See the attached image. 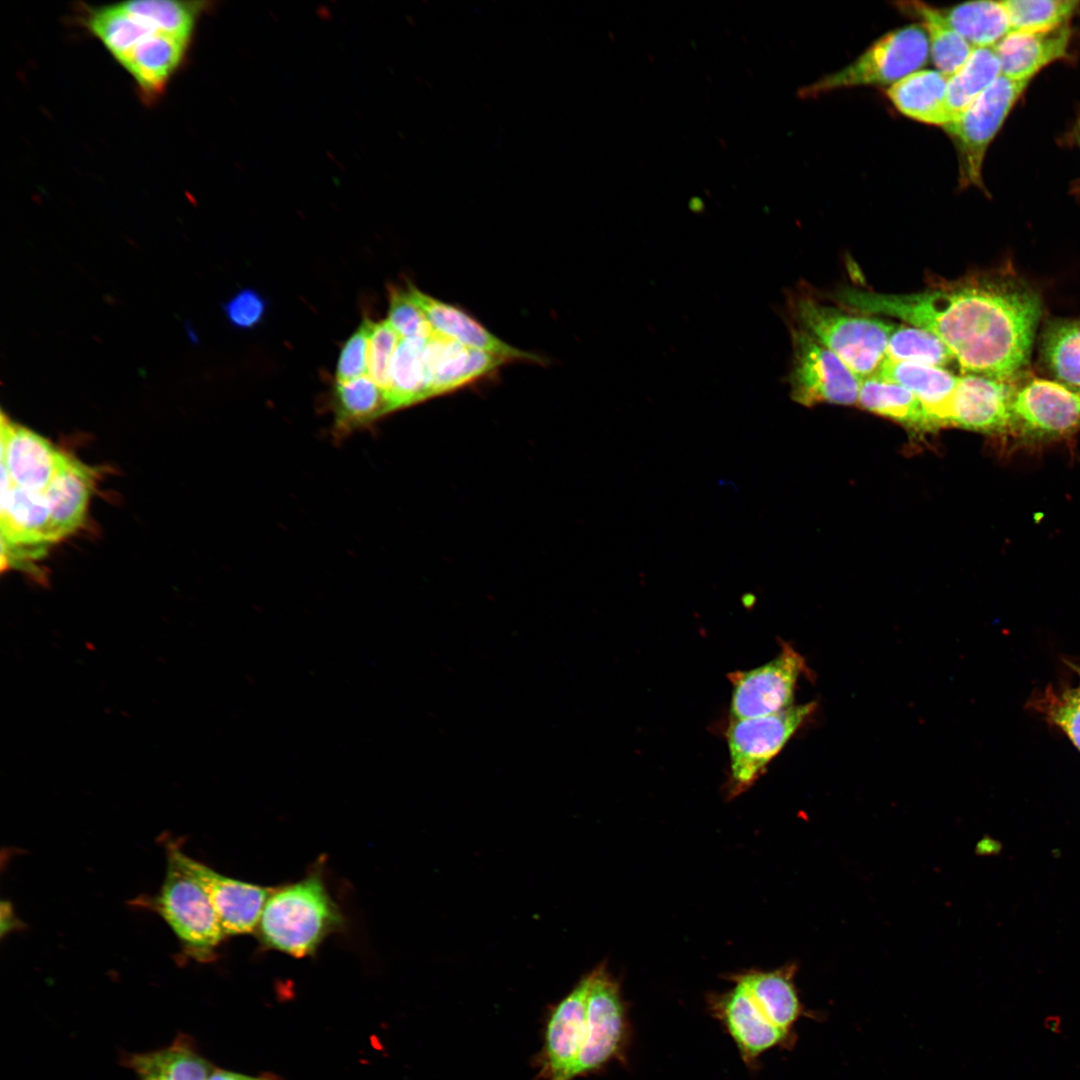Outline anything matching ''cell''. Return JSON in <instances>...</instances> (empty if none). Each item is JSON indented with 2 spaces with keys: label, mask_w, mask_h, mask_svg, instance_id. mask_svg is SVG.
I'll use <instances>...</instances> for the list:
<instances>
[{
  "label": "cell",
  "mask_w": 1080,
  "mask_h": 1080,
  "mask_svg": "<svg viewBox=\"0 0 1080 1080\" xmlns=\"http://www.w3.org/2000/svg\"><path fill=\"white\" fill-rule=\"evenodd\" d=\"M830 298L851 311L929 331L949 349L962 374L1004 381L1023 374L1042 314L1038 291L1009 270L905 294L844 287Z\"/></svg>",
  "instance_id": "1"
},
{
  "label": "cell",
  "mask_w": 1080,
  "mask_h": 1080,
  "mask_svg": "<svg viewBox=\"0 0 1080 1080\" xmlns=\"http://www.w3.org/2000/svg\"><path fill=\"white\" fill-rule=\"evenodd\" d=\"M789 327L798 328L837 355L861 380L875 376L886 359L894 322L798 290L787 300Z\"/></svg>",
  "instance_id": "2"
},
{
  "label": "cell",
  "mask_w": 1080,
  "mask_h": 1080,
  "mask_svg": "<svg viewBox=\"0 0 1080 1080\" xmlns=\"http://www.w3.org/2000/svg\"><path fill=\"white\" fill-rule=\"evenodd\" d=\"M341 923L340 911L323 881L311 875L274 889L265 903L258 928L266 946L304 957L312 954Z\"/></svg>",
  "instance_id": "3"
},
{
  "label": "cell",
  "mask_w": 1080,
  "mask_h": 1080,
  "mask_svg": "<svg viewBox=\"0 0 1080 1080\" xmlns=\"http://www.w3.org/2000/svg\"><path fill=\"white\" fill-rule=\"evenodd\" d=\"M179 853L177 844L167 845L165 878L151 905L174 932L187 956L209 961L226 936L206 892L187 871Z\"/></svg>",
  "instance_id": "4"
},
{
  "label": "cell",
  "mask_w": 1080,
  "mask_h": 1080,
  "mask_svg": "<svg viewBox=\"0 0 1080 1080\" xmlns=\"http://www.w3.org/2000/svg\"><path fill=\"white\" fill-rule=\"evenodd\" d=\"M930 57L926 30L913 24L884 34L853 62L800 90L801 97H816L836 89L865 85H893L925 66Z\"/></svg>",
  "instance_id": "5"
},
{
  "label": "cell",
  "mask_w": 1080,
  "mask_h": 1080,
  "mask_svg": "<svg viewBox=\"0 0 1080 1080\" xmlns=\"http://www.w3.org/2000/svg\"><path fill=\"white\" fill-rule=\"evenodd\" d=\"M816 706V702H809L766 716L731 719L726 731L730 798L745 792L763 775Z\"/></svg>",
  "instance_id": "6"
},
{
  "label": "cell",
  "mask_w": 1080,
  "mask_h": 1080,
  "mask_svg": "<svg viewBox=\"0 0 1080 1080\" xmlns=\"http://www.w3.org/2000/svg\"><path fill=\"white\" fill-rule=\"evenodd\" d=\"M1029 82L1000 75L959 116L943 126L959 162V185L984 190L982 168L987 149Z\"/></svg>",
  "instance_id": "7"
},
{
  "label": "cell",
  "mask_w": 1080,
  "mask_h": 1080,
  "mask_svg": "<svg viewBox=\"0 0 1080 1080\" xmlns=\"http://www.w3.org/2000/svg\"><path fill=\"white\" fill-rule=\"evenodd\" d=\"M589 974L586 1037L573 1079L599 1072L612 1061L626 1063L631 1038L620 982L606 962L599 963Z\"/></svg>",
  "instance_id": "8"
},
{
  "label": "cell",
  "mask_w": 1080,
  "mask_h": 1080,
  "mask_svg": "<svg viewBox=\"0 0 1080 1080\" xmlns=\"http://www.w3.org/2000/svg\"><path fill=\"white\" fill-rule=\"evenodd\" d=\"M1022 375L1013 382L1008 436L1042 443L1080 429V392L1051 378Z\"/></svg>",
  "instance_id": "9"
},
{
  "label": "cell",
  "mask_w": 1080,
  "mask_h": 1080,
  "mask_svg": "<svg viewBox=\"0 0 1080 1080\" xmlns=\"http://www.w3.org/2000/svg\"><path fill=\"white\" fill-rule=\"evenodd\" d=\"M789 328L792 359L788 382L792 400L805 407L823 403L857 405L861 379L810 335Z\"/></svg>",
  "instance_id": "10"
},
{
  "label": "cell",
  "mask_w": 1080,
  "mask_h": 1080,
  "mask_svg": "<svg viewBox=\"0 0 1080 1080\" xmlns=\"http://www.w3.org/2000/svg\"><path fill=\"white\" fill-rule=\"evenodd\" d=\"M806 669L804 658L788 643L769 662L728 674L732 684V719L774 714L792 706L796 682Z\"/></svg>",
  "instance_id": "11"
},
{
  "label": "cell",
  "mask_w": 1080,
  "mask_h": 1080,
  "mask_svg": "<svg viewBox=\"0 0 1080 1080\" xmlns=\"http://www.w3.org/2000/svg\"><path fill=\"white\" fill-rule=\"evenodd\" d=\"M589 982L590 974L587 973L548 1010L543 1046L535 1062L539 1079L573 1080V1070L586 1037Z\"/></svg>",
  "instance_id": "12"
},
{
  "label": "cell",
  "mask_w": 1080,
  "mask_h": 1080,
  "mask_svg": "<svg viewBox=\"0 0 1080 1080\" xmlns=\"http://www.w3.org/2000/svg\"><path fill=\"white\" fill-rule=\"evenodd\" d=\"M709 1010L734 1040L744 1063L753 1068L766 1051L785 1046L792 1035L770 1022L738 985L707 997Z\"/></svg>",
  "instance_id": "13"
},
{
  "label": "cell",
  "mask_w": 1080,
  "mask_h": 1080,
  "mask_svg": "<svg viewBox=\"0 0 1080 1080\" xmlns=\"http://www.w3.org/2000/svg\"><path fill=\"white\" fill-rule=\"evenodd\" d=\"M1014 381L977 374L959 375L950 404V428L1008 436Z\"/></svg>",
  "instance_id": "14"
},
{
  "label": "cell",
  "mask_w": 1080,
  "mask_h": 1080,
  "mask_svg": "<svg viewBox=\"0 0 1080 1080\" xmlns=\"http://www.w3.org/2000/svg\"><path fill=\"white\" fill-rule=\"evenodd\" d=\"M179 855L187 871L206 892L225 936L251 933L258 926L273 888L223 876L181 849Z\"/></svg>",
  "instance_id": "15"
},
{
  "label": "cell",
  "mask_w": 1080,
  "mask_h": 1080,
  "mask_svg": "<svg viewBox=\"0 0 1080 1080\" xmlns=\"http://www.w3.org/2000/svg\"><path fill=\"white\" fill-rule=\"evenodd\" d=\"M65 453L32 430L1 415V470L17 487L45 494Z\"/></svg>",
  "instance_id": "16"
},
{
  "label": "cell",
  "mask_w": 1080,
  "mask_h": 1080,
  "mask_svg": "<svg viewBox=\"0 0 1080 1080\" xmlns=\"http://www.w3.org/2000/svg\"><path fill=\"white\" fill-rule=\"evenodd\" d=\"M423 359L429 398L485 376L509 360L464 346L436 332L425 343Z\"/></svg>",
  "instance_id": "17"
},
{
  "label": "cell",
  "mask_w": 1080,
  "mask_h": 1080,
  "mask_svg": "<svg viewBox=\"0 0 1080 1080\" xmlns=\"http://www.w3.org/2000/svg\"><path fill=\"white\" fill-rule=\"evenodd\" d=\"M1071 35L1069 24L1045 31L1010 32L993 47L1001 75L1030 82L1043 68L1068 55Z\"/></svg>",
  "instance_id": "18"
},
{
  "label": "cell",
  "mask_w": 1080,
  "mask_h": 1080,
  "mask_svg": "<svg viewBox=\"0 0 1080 1080\" xmlns=\"http://www.w3.org/2000/svg\"><path fill=\"white\" fill-rule=\"evenodd\" d=\"M875 377L909 389L923 405L933 433L950 428V404L959 375L943 367L885 359Z\"/></svg>",
  "instance_id": "19"
},
{
  "label": "cell",
  "mask_w": 1080,
  "mask_h": 1080,
  "mask_svg": "<svg viewBox=\"0 0 1080 1080\" xmlns=\"http://www.w3.org/2000/svg\"><path fill=\"white\" fill-rule=\"evenodd\" d=\"M407 291L422 309L436 333L464 346L509 360L524 359L536 362L542 360L535 354L519 350L503 342L462 310L431 297L413 285L407 287Z\"/></svg>",
  "instance_id": "20"
},
{
  "label": "cell",
  "mask_w": 1080,
  "mask_h": 1080,
  "mask_svg": "<svg viewBox=\"0 0 1080 1080\" xmlns=\"http://www.w3.org/2000/svg\"><path fill=\"white\" fill-rule=\"evenodd\" d=\"M796 971L797 965L788 963L769 971L744 970L728 975L727 980L742 986L770 1022L791 1033L803 1014L794 983Z\"/></svg>",
  "instance_id": "21"
},
{
  "label": "cell",
  "mask_w": 1080,
  "mask_h": 1080,
  "mask_svg": "<svg viewBox=\"0 0 1080 1080\" xmlns=\"http://www.w3.org/2000/svg\"><path fill=\"white\" fill-rule=\"evenodd\" d=\"M96 479V470L65 454L45 496L53 532L59 541L83 524Z\"/></svg>",
  "instance_id": "22"
},
{
  "label": "cell",
  "mask_w": 1080,
  "mask_h": 1080,
  "mask_svg": "<svg viewBox=\"0 0 1080 1080\" xmlns=\"http://www.w3.org/2000/svg\"><path fill=\"white\" fill-rule=\"evenodd\" d=\"M948 77L938 70H918L891 85L886 95L905 116L926 124L945 126Z\"/></svg>",
  "instance_id": "23"
},
{
  "label": "cell",
  "mask_w": 1080,
  "mask_h": 1080,
  "mask_svg": "<svg viewBox=\"0 0 1080 1080\" xmlns=\"http://www.w3.org/2000/svg\"><path fill=\"white\" fill-rule=\"evenodd\" d=\"M857 405L914 434L933 433L920 400L898 383L875 376L861 380Z\"/></svg>",
  "instance_id": "24"
},
{
  "label": "cell",
  "mask_w": 1080,
  "mask_h": 1080,
  "mask_svg": "<svg viewBox=\"0 0 1080 1080\" xmlns=\"http://www.w3.org/2000/svg\"><path fill=\"white\" fill-rule=\"evenodd\" d=\"M125 1064L137 1076L160 1080H206L211 1065L196 1051L192 1041L180 1035L171 1045L126 1057Z\"/></svg>",
  "instance_id": "25"
},
{
  "label": "cell",
  "mask_w": 1080,
  "mask_h": 1080,
  "mask_svg": "<svg viewBox=\"0 0 1080 1080\" xmlns=\"http://www.w3.org/2000/svg\"><path fill=\"white\" fill-rule=\"evenodd\" d=\"M186 42L160 33L141 40L120 62L146 93L159 92L181 63Z\"/></svg>",
  "instance_id": "26"
},
{
  "label": "cell",
  "mask_w": 1080,
  "mask_h": 1080,
  "mask_svg": "<svg viewBox=\"0 0 1080 1080\" xmlns=\"http://www.w3.org/2000/svg\"><path fill=\"white\" fill-rule=\"evenodd\" d=\"M332 402L335 429L342 435L392 411L387 393L368 375L336 382Z\"/></svg>",
  "instance_id": "27"
},
{
  "label": "cell",
  "mask_w": 1080,
  "mask_h": 1080,
  "mask_svg": "<svg viewBox=\"0 0 1080 1080\" xmlns=\"http://www.w3.org/2000/svg\"><path fill=\"white\" fill-rule=\"evenodd\" d=\"M1039 344L1041 363L1051 379L1080 391V317L1048 321Z\"/></svg>",
  "instance_id": "28"
},
{
  "label": "cell",
  "mask_w": 1080,
  "mask_h": 1080,
  "mask_svg": "<svg viewBox=\"0 0 1080 1080\" xmlns=\"http://www.w3.org/2000/svg\"><path fill=\"white\" fill-rule=\"evenodd\" d=\"M903 14L921 20L927 32L930 56L937 70L947 77L966 62L973 47L946 22L941 9L919 1L895 4Z\"/></svg>",
  "instance_id": "29"
},
{
  "label": "cell",
  "mask_w": 1080,
  "mask_h": 1080,
  "mask_svg": "<svg viewBox=\"0 0 1080 1080\" xmlns=\"http://www.w3.org/2000/svg\"><path fill=\"white\" fill-rule=\"evenodd\" d=\"M941 11L949 26L973 48L994 47L1011 32L1002 1H971Z\"/></svg>",
  "instance_id": "30"
},
{
  "label": "cell",
  "mask_w": 1080,
  "mask_h": 1080,
  "mask_svg": "<svg viewBox=\"0 0 1080 1080\" xmlns=\"http://www.w3.org/2000/svg\"><path fill=\"white\" fill-rule=\"evenodd\" d=\"M1000 75V62L994 48H973L963 66L948 77L946 107L949 122L959 116Z\"/></svg>",
  "instance_id": "31"
},
{
  "label": "cell",
  "mask_w": 1080,
  "mask_h": 1080,
  "mask_svg": "<svg viewBox=\"0 0 1080 1080\" xmlns=\"http://www.w3.org/2000/svg\"><path fill=\"white\" fill-rule=\"evenodd\" d=\"M426 342L401 338L397 346L387 393L392 411L429 398L423 359Z\"/></svg>",
  "instance_id": "32"
},
{
  "label": "cell",
  "mask_w": 1080,
  "mask_h": 1080,
  "mask_svg": "<svg viewBox=\"0 0 1080 1080\" xmlns=\"http://www.w3.org/2000/svg\"><path fill=\"white\" fill-rule=\"evenodd\" d=\"M127 13L144 23L153 32L168 35L183 42L191 37L200 2L140 0L119 4Z\"/></svg>",
  "instance_id": "33"
},
{
  "label": "cell",
  "mask_w": 1080,
  "mask_h": 1080,
  "mask_svg": "<svg viewBox=\"0 0 1080 1080\" xmlns=\"http://www.w3.org/2000/svg\"><path fill=\"white\" fill-rule=\"evenodd\" d=\"M886 359L946 368L954 361L949 349L935 335L909 324L894 323Z\"/></svg>",
  "instance_id": "34"
},
{
  "label": "cell",
  "mask_w": 1080,
  "mask_h": 1080,
  "mask_svg": "<svg viewBox=\"0 0 1080 1080\" xmlns=\"http://www.w3.org/2000/svg\"><path fill=\"white\" fill-rule=\"evenodd\" d=\"M90 30L121 62L130 51L153 32L120 5L95 10L88 18Z\"/></svg>",
  "instance_id": "35"
},
{
  "label": "cell",
  "mask_w": 1080,
  "mask_h": 1080,
  "mask_svg": "<svg viewBox=\"0 0 1080 1080\" xmlns=\"http://www.w3.org/2000/svg\"><path fill=\"white\" fill-rule=\"evenodd\" d=\"M1012 31H1045L1069 24L1079 11L1076 0H1005Z\"/></svg>",
  "instance_id": "36"
},
{
  "label": "cell",
  "mask_w": 1080,
  "mask_h": 1080,
  "mask_svg": "<svg viewBox=\"0 0 1080 1080\" xmlns=\"http://www.w3.org/2000/svg\"><path fill=\"white\" fill-rule=\"evenodd\" d=\"M387 321L402 339L427 341L435 333L422 309L410 297L407 288L390 289Z\"/></svg>",
  "instance_id": "37"
},
{
  "label": "cell",
  "mask_w": 1080,
  "mask_h": 1080,
  "mask_svg": "<svg viewBox=\"0 0 1080 1080\" xmlns=\"http://www.w3.org/2000/svg\"><path fill=\"white\" fill-rule=\"evenodd\" d=\"M401 340L387 320L371 321L368 348V376L386 393L390 387L392 359Z\"/></svg>",
  "instance_id": "38"
},
{
  "label": "cell",
  "mask_w": 1080,
  "mask_h": 1080,
  "mask_svg": "<svg viewBox=\"0 0 1080 1080\" xmlns=\"http://www.w3.org/2000/svg\"><path fill=\"white\" fill-rule=\"evenodd\" d=\"M1040 703L1048 720L1061 728L1080 751V692L1078 689L1067 690L1060 694L1047 690Z\"/></svg>",
  "instance_id": "39"
},
{
  "label": "cell",
  "mask_w": 1080,
  "mask_h": 1080,
  "mask_svg": "<svg viewBox=\"0 0 1080 1080\" xmlns=\"http://www.w3.org/2000/svg\"><path fill=\"white\" fill-rule=\"evenodd\" d=\"M371 320L365 319L344 343L336 366V382H347L368 374Z\"/></svg>",
  "instance_id": "40"
},
{
  "label": "cell",
  "mask_w": 1080,
  "mask_h": 1080,
  "mask_svg": "<svg viewBox=\"0 0 1080 1080\" xmlns=\"http://www.w3.org/2000/svg\"><path fill=\"white\" fill-rule=\"evenodd\" d=\"M267 303L255 290L246 288L236 293L223 306L229 322L236 328L250 329L264 318Z\"/></svg>",
  "instance_id": "41"
},
{
  "label": "cell",
  "mask_w": 1080,
  "mask_h": 1080,
  "mask_svg": "<svg viewBox=\"0 0 1080 1080\" xmlns=\"http://www.w3.org/2000/svg\"><path fill=\"white\" fill-rule=\"evenodd\" d=\"M206 1080H272L265 1077H251L229 1071L215 1070Z\"/></svg>",
  "instance_id": "42"
},
{
  "label": "cell",
  "mask_w": 1080,
  "mask_h": 1080,
  "mask_svg": "<svg viewBox=\"0 0 1080 1080\" xmlns=\"http://www.w3.org/2000/svg\"><path fill=\"white\" fill-rule=\"evenodd\" d=\"M1072 136L1075 143L1080 148V118L1076 121V124L1073 127Z\"/></svg>",
  "instance_id": "43"
},
{
  "label": "cell",
  "mask_w": 1080,
  "mask_h": 1080,
  "mask_svg": "<svg viewBox=\"0 0 1080 1080\" xmlns=\"http://www.w3.org/2000/svg\"><path fill=\"white\" fill-rule=\"evenodd\" d=\"M139 1080H160V1079L151 1078V1077H140Z\"/></svg>",
  "instance_id": "44"
},
{
  "label": "cell",
  "mask_w": 1080,
  "mask_h": 1080,
  "mask_svg": "<svg viewBox=\"0 0 1080 1080\" xmlns=\"http://www.w3.org/2000/svg\"><path fill=\"white\" fill-rule=\"evenodd\" d=\"M1078 691L1080 692V687H1079Z\"/></svg>",
  "instance_id": "45"
},
{
  "label": "cell",
  "mask_w": 1080,
  "mask_h": 1080,
  "mask_svg": "<svg viewBox=\"0 0 1080 1080\" xmlns=\"http://www.w3.org/2000/svg\"><path fill=\"white\" fill-rule=\"evenodd\" d=\"M1078 392H1080V391H1078Z\"/></svg>",
  "instance_id": "46"
}]
</instances>
